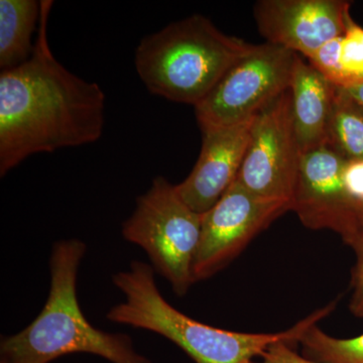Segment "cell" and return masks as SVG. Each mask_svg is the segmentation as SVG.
Wrapping results in <instances>:
<instances>
[{"mask_svg": "<svg viewBox=\"0 0 363 363\" xmlns=\"http://www.w3.org/2000/svg\"><path fill=\"white\" fill-rule=\"evenodd\" d=\"M339 63L345 77V86L363 80V28L351 16L341 39Z\"/></svg>", "mask_w": 363, "mask_h": 363, "instance_id": "cell-16", "label": "cell"}, {"mask_svg": "<svg viewBox=\"0 0 363 363\" xmlns=\"http://www.w3.org/2000/svg\"><path fill=\"white\" fill-rule=\"evenodd\" d=\"M298 55L264 43L238 59L195 107L200 128L245 123L290 90Z\"/></svg>", "mask_w": 363, "mask_h": 363, "instance_id": "cell-6", "label": "cell"}, {"mask_svg": "<svg viewBox=\"0 0 363 363\" xmlns=\"http://www.w3.org/2000/svg\"><path fill=\"white\" fill-rule=\"evenodd\" d=\"M302 155L288 90L253 118L238 181L259 197L291 204Z\"/></svg>", "mask_w": 363, "mask_h": 363, "instance_id": "cell-7", "label": "cell"}, {"mask_svg": "<svg viewBox=\"0 0 363 363\" xmlns=\"http://www.w3.org/2000/svg\"><path fill=\"white\" fill-rule=\"evenodd\" d=\"M302 355L317 363H363V334L357 337H332L318 324L300 339Z\"/></svg>", "mask_w": 363, "mask_h": 363, "instance_id": "cell-15", "label": "cell"}, {"mask_svg": "<svg viewBox=\"0 0 363 363\" xmlns=\"http://www.w3.org/2000/svg\"><path fill=\"white\" fill-rule=\"evenodd\" d=\"M342 181L350 199L363 210V160L344 162Z\"/></svg>", "mask_w": 363, "mask_h": 363, "instance_id": "cell-19", "label": "cell"}, {"mask_svg": "<svg viewBox=\"0 0 363 363\" xmlns=\"http://www.w3.org/2000/svg\"><path fill=\"white\" fill-rule=\"evenodd\" d=\"M350 247L354 250L357 262L351 272L352 296L350 309L354 316L363 318V235L360 236Z\"/></svg>", "mask_w": 363, "mask_h": 363, "instance_id": "cell-18", "label": "cell"}, {"mask_svg": "<svg viewBox=\"0 0 363 363\" xmlns=\"http://www.w3.org/2000/svg\"><path fill=\"white\" fill-rule=\"evenodd\" d=\"M201 225L202 214L186 204L176 185L157 177L147 193L136 200L123 234L145 250L152 267L171 284L177 296L183 297L195 283L193 266Z\"/></svg>", "mask_w": 363, "mask_h": 363, "instance_id": "cell-5", "label": "cell"}, {"mask_svg": "<svg viewBox=\"0 0 363 363\" xmlns=\"http://www.w3.org/2000/svg\"><path fill=\"white\" fill-rule=\"evenodd\" d=\"M350 9V2L344 0H260L253 13L267 43L308 59L343 35Z\"/></svg>", "mask_w": 363, "mask_h": 363, "instance_id": "cell-10", "label": "cell"}, {"mask_svg": "<svg viewBox=\"0 0 363 363\" xmlns=\"http://www.w3.org/2000/svg\"><path fill=\"white\" fill-rule=\"evenodd\" d=\"M339 88H341L346 94L350 95L363 108V80L352 83V84L345 86V87Z\"/></svg>", "mask_w": 363, "mask_h": 363, "instance_id": "cell-21", "label": "cell"}, {"mask_svg": "<svg viewBox=\"0 0 363 363\" xmlns=\"http://www.w3.org/2000/svg\"><path fill=\"white\" fill-rule=\"evenodd\" d=\"M327 145L345 161L363 160V108L339 87Z\"/></svg>", "mask_w": 363, "mask_h": 363, "instance_id": "cell-14", "label": "cell"}, {"mask_svg": "<svg viewBox=\"0 0 363 363\" xmlns=\"http://www.w3.org/2000/svg\"><path fill=\"white\" fill-rule=\"evenodd\" d=\"M42 1L0 0V68L9 70L32 57L33 35L39 28Z\"/></svg>", "mask_w": 363, "mask_h": 363, "instance_id": "cell-13", "label": "cell"}, {"mask_svg": "<svg viewBox=\"0 0 363 363\" xmlns=\"http://www.w3.org/2000/svg\"><path fill=\"white\" fill-rule=\"evenodd\" d=\"M336 91L337 86L298 55L290 92L294 128L302 154L328 145Z\"/></svg>", "mask_w": 363, "mask_h": 363, "instance_id": "cell-12", "label": "cell"}, {"mask_svg": "<svg viewBox=\"0 0 363 363\" xmlns=\"http://www.w3.org/2000/svg\"><path fill=\"white\" fill-rule=\"evenodd\" d=\"M85 252L86 245L79 240L55 243L47 302L23 330L2 338L0 363H50L76 353L112 363H152L138 353L130 336L99 330L86 319L77 297L78 269Z\"/></svg>", "mask_w": 363, "mask_h": 363, "instance_id": "cell-3", "label": "cell"}, {"mask_svg": "<svg viewBox=\"0 0 363 363\" xmlns=\"http://www.w3.org/2000/svg\"><path fill=\"white\" fill-rule=\"evenodd\" d=\"M252 45L193 14L140 40L135 66L152 94L196 107Z\"/></svg>", "mask_w": 363, "mask_h": 363, "instance_id": "cell-4", "label": "cell"}, {"mask_svg": "<svg viewBox=\"0 0 363 363\" xmlns=\"http://www.w3.org/2000/svg\"><path fill=\"white\" fill-rule=\"evenodd\" d=\"M341 39L342 35L328 40L308 58V63L313 68L316 69L322 76L337 87L346 85L345 77L339 63Z\"/></svg>", "mask_w": 363, "mask_h": 363, "instance_id": "cell-17", "label": "cell"}, {"mask_svg": "<svg viewBox=\"0 0 363 363\" xmlns=\"http://www.w3.org/2000/svg\"><path fill=\"white\" fill-rule=\"evenodd\" d=\"M113 283L125 301L107 314L113 323L128 325L160 334L181 348L196 363H252L272 344H298L305 332L329 316L337 302L313 312L288 330L277 333H242L203 324L186 316L162 297L154 267L131 262L130 269L117 272Z\"/></svg>", "mask_w": 363, "mask_h": 363, "instance_id": "cell-2", "label": "cell"}, {"mask_svg": "<svg viewBox=\"0 0 363 363\" xmlns=\"http://www.w3.org/2000/svg\"><path fill=\"white\" fill-rule=\"evenodd\" d=\"M253 118L234 125L202 130L201 152L194 168L176 185L182 199L197 213L211 209L238 179Z\"/></svg>", "mask_w": 363, "mask_h": 363, "instance_id": "cell-11", "label": "cell"}, {"mask_svg": "<svg viewBox=\"0 0 363 363\" xmlns=\"http://www.w3.org/2000/svg\"><path fill=\"white\" fill-rule=\"evenodd\" d=\"M294 347L295 345L285 341L272 344L260 355L259 362L252 363H317L298 354Z\"/></svg>", "mask_w": 363, "mask_h": 363, "instance_id": "cell-20", "label": "cell"}, {"mask_svg": "<svg viewBox=\"0 0 363 363\" xmlns=\"http://www.w3.org/2000/svg\"><path fill=\"white\" fill-rule=\"evenodd\" d=\"M286 211L290 203L259 197L236 179L211 209L202 214L201 235L193 266L194 281L213 277Z\"/></svg>", "mask_w": 363, "mask_h": 363, "instance_id": "cell-8", "label": "cell"}, {"mask_svg": "<svg viewBox=\"0 0 363 363\" xmlns=\"http://www.w3.org/2000/svg\"><path fill=\"white\" fill-rule=\"evenodd\" d=\"M344 162L328 145L303 154L291 211L303 225L334 231L351 247L363 235V210L344 188Z\"/></svg>", "mask_w": 363, "mask_h": 363, "instance_id": "cell-9", "label": "cell"}, {"mask_svg": "<svg viewBox=\"0 0 363 363\" xmlns=\"http://www.w3.org/2000/svg\"><path fill=\"white\" fill-rule=\"evenodd\" d=\"M52 4L42 1L32 57L0 74L1 177L33 155L89 145L104 133V90L69 71L50 49Z\"/></svg>", "mask_w": 363, "mask_h": 363, "instance_id": "cell-1", "label": "cell"}]
</instances>
